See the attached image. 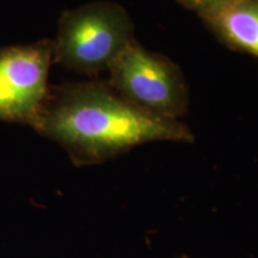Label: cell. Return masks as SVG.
Segmentation results:
<instances>
[{"label": "cell", "mask_w": 258, "mask_h": 258, "mask_svg": "<svg viewBox=\"0 0 258 258\" xmlns=\"http://www.w3.org/2000/svg\"><path fill=\"white\" fill-rule=\"evenodd\" d=\"M34 129L59 144L77 166L104 163L145 144L195 140L185 123L151 114L102 82L49 90Z\"/></svg>", "instance_id": "1"}, {"label": "cell", "mask_w": 258, "mask_h": 258, "mask_svg": "<svg viewBox=\"0 0 258 258\" xmlns=\"http://www.w3.org/2000/svg\"><path fill=\"white\" fill-rule=\"evenodd\" d=\"M108 72L109 85L118 95L151 114L179 120L188 111V84L179 67L137 41L124 48Z\"/></svg>", "instance_id": "3"}, {"label": "cell", "mask_w": 258, "mask_h": 258, "mask_svg": "<svg viewBox=\"0 0 258 258\" xmlns=\"http://www.w3.org/2000/svg\"><path fill=\"white\" fill-rule=\"evenodd\" d=\"M135 27L123 6L96 0L66 10L57 22L54 62L82 74L108 71L124 48L133 43Z\"/></svg>", "instance_id": "2"}, {"label": "cell", "mask_w": 258, "mask_h": 258, "mask_svg": "<svg viewBox=\"0 0 258 258\" xmlns=\"http://www.w3.org/2000/svg\"><path fill=\"white\" fill-rule=\"evenodd\" d=\"M202 21L231 49L258 59V0H234Z\"/></svg>", "instance_id": "5"}, {"label": "cell", "mask_w": 258, "mask_h": 258, "mask_svg": "<svg viewBox=\"0 0 258 258\" xmlns=\"http://www.w3.org/2000/svg\"><path fill=\"white\" fill-rule=\"evenodd\" d=\"M53 62L50 40L0 49V121L35 127L49 95Z\"/></svg>", "instance_id": "4"}, {"label": "cell", "mask_w": 258, "mask_h": 258, "mask_svg": "<svg viewBox=\"0 0 258 258\" xmlns=\"http://www.w3.org/2000/svg\"><path fill=\"white\" fill-rule=\"evenodd\" d=\"M180 258H188V257H180Z\"/></svg>", "instance_id": "7"}, {"label": "cell", "mask_w": 258, "mask_h": 258, "mask_svg": "<svg viewBox=\"0 0 258 258\" xmlns=\"http://www.w3.org/2000/svg\"><path fill=\"white\" fill-rule=\"evenodd\" d=\"M183 8L195 12L200 18H206L225 6L231 4L234 0H177Z\"/></svg>", "instance_id": "6"}]
</instances>
